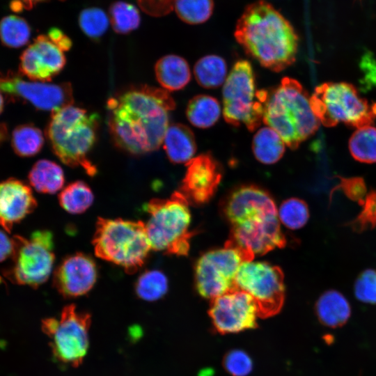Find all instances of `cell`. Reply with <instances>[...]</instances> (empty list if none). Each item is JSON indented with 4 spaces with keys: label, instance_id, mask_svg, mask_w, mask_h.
<instances>
[{
    "label": "cell",
    "instance_id": "6da1fadb",
    "mask_svg": "<svg viewBox=\"0 0 376 376\" xmlns=\"http://www.w3.org/2000/svg\"><path fill=\"white\" fill-rule=\"evenodd\" d=\"M108 126L116 146L139 156L157 150L169 127L175 102L165 90L139 85L107 101Z\"/></svg>",
    "mask_w": 376,
    "mask_h": 376
},
{
    "label": "cell",
    "instance_id": "7a4b0ae2",
    "mask_svg": "<svg viewBox=\"0 0 376 376\" xmlns=\"http://www.w3.org/2000/svg\"><path fill=\"white\" fill-rule=\"evenodd\" d=\"M234 35L249 56L270 70L282 71L295 61L299 37L290 22L265 0L245 8Z\"/></svg>",
    "mask_w": 376,
    "mask_h": 376
},
{
    "label": "cell",
    "instance_id": "3957f363",
    "mask_svg": "<svg viewBox=\"0 0 376 376\" xmlns=\"http://www.w3.org/2000/svg\"><path fill=\"white\" fill-rule=\"evenodd\" d=\"M263 122L292 150L314 134L320 124L308 93L298 81L290 77L266 90Z\"/></svg>",
    "mask_w": 376,
    "mask_h": 376
},
{
    "label": "cell",
    "instance_id": "277c9868",
    "mask_svg": "<svg viewBox=\"0 0 376 376\" xmlns=\"http://www.w3.org/2000/svg\"><path fill=\"white\" fill-rule=\"evenodd\" d=\"M99 127L97 113L71 104L52 112L45 134L52 151L63 164L81 167L93 176L97 169L88 155L97 142Z\"/></svg>",
    "mask_w": 376,
    "mask_h": 376
},
{
    "label": "cell",
    "instance_id": "5b68a950",
    "mask_svg": "<svg viewBox=\"0 0 376 376\" xmlns=\"http://www.w3.org/2000/svg\"><path fill=\"white\" fill-rule=\"evenodd\" d=\"M93 245L96 256L127 274L141 268L152 249L144 222L120 218H98Z\"/></svg>",
    "mask_w": 376,
    "mask_h": 376
},
{
    "label": "cell",
    "instance_id": "8992f818",
    "mask_svg": "<svg viewBox=\"0 0 376 376\" xmlns=\"http://www.w3.org/2000/svg\"><path fill=\"white\" fill-rule=\"evenodd\" d=\"M145 224L151 249L179 256H187L193 233L189 230L191 216L189 202L180 191L169 198H153L144 207Z\"/></svg>",
    "mask_w": 376,
    "mask_h": 376
},
{
    "label": "cell",
    "instance_id": "52a82bcc",
    "mask_svg": "<svg viewBox=\"0 0 376 376\" xmlns=\"http://www.w3.org/2000/svg\"><path fill=\"white\" fill-rule=\"evenodd\" d=\"M310 104L326 127L344 123L357 129L371 125L376 118V103L369 104L352 84L346 82H326L317 86Z\"/></svg>",
    "mask_w": 376,
    "mask_h": 376
},
{
    "label": "cell",
    "instance_id": "ba28073f",
    "mask_svg": "<svg viewBox=\"0 0 376 376\" xmlns=\"http://www.w3.org/2000/svg\"><path fill=\"white\" fill-rule=\"evenodd\" d=\"M266 89L256 90L255 75L251 63L239 60L224 82L223 115L228 124L244 125L252 132L263 122Z\"/></svg>",
    "mask_w": 376,
    "mask_h": 376
},
{
    "label": "cell",
    "instance_id": "9c48e42d",
    "mask_svg": "<svg viewBox=\"0 0 376 376\" xmlns=\"http://www.w3.org/2000/svg\"><path fill=\"white\" fill-rule=\"evenodd\" d=\"M12 265L5 276L15 283L37 288L49 277L55 260L53 235L37 230L29 239L15 235Z\"/></svg>",
    "mask_w": 376,
    "mask_h": 376
},
{
    "label": "cell",
    "instance_id": "30bf717a",
    "mask_svg": "<svg viewBox=\"0 0 376 376\" xmlns=\"http://www.w3.org/2000/svg\"><path fill=\"white\" fill-rule=\"evenodd\" d=\"M91 316L74 304L65 306L59 318L42 321V329L50 338L54 357L60 362L77 367L81 364L89 345Z\"/></svg>",
    "mask_w": 376,
    "mask_h": 376
},
{
    "label": "cell",
    "instance_id": "8fae6325",
    "mask_svg": "<svg viewBox=\"0 0 376 376\" xmlns=\"http://www.w3.org/2000/svg\"><path fill=\"white\" fill-rule=\"evenodd\" d=\"M253 259V256L227 242L223 248L204 253L194 268L198 293L212 299L237 289L235 277L240 265Z\"/></svg>",
    "mask_w": 376,
    "mask_h": 376
},
{
    "label": "cell",
    "instance_id": "7c38bea8",
    "mask_svg": "<svg viewBox=\"0 0 376 376\" xmlns=\"http://www.w3.org/2000/svg\"><path fill=\"white\" fill-rule=\"evenodd\" d=\"M235 286L251 295L261 318L277 314L283 305L284 275L278 266L261 261L244 262L237 271Z\"/></svg>",
    "mask_w": 376,
    "mask_h": 376
},
{
    "label": "cell",
    "instance_id": "4fadbf2b",
    "mask_svg": "<svg viewBox=\"0 0 376 376\" xmlns=\"http://www.w3.org/2000/svg\"><path fill=\"white\" fill-rule=\"evenodd\" d=\"M0 91L29 102L38 109L52 112L74 102L72 88L68 82L26 81L21 75L10 71L0 72Z\"/></svg>",
    "mask_w": 376,
    "mask_h": 376
},
{
    "label": "cell",
    "instance_id": "5bb4252c",
    "mask_svg": "<svg viewBox=\"0 0 376 376\" xmlns=\"http://www.w3.org/2000/svg\"><path fill=\"white\" fill-rule=\"evenodd\" d=\"M254 258L276 248H283L286 238L281 230L278 214H267L248 219L231 226L227 241Z\"/></svg>",
    "mask_w": 376,
    "mask_h": 376
},
{
    "label": "cell",
    "instance_id": "9a60e30c",
    "mask_svg": "<svg viewBox=\"0 0 376 376\" xmlns=\"http://www.w3.org/2000/svg\"><path fill=\"white\" fill-rule=\"evenodd\" d=\"M208 314L215 331L221 334L258 327L256 304L250 295L239 289L211 299Z\"/></svg>",
    "mask_w": 376,
    "mask_h": 376
},
{
    "label": "cell",
    "instance_id": "2e32d148",
    "mask_svg": "<svg viewBox=\"0 0 376 376\" xmlns=\"http://www.w3.org/2000/svg\"><path fill=\"white\" fill-rule=\"evenodd\" d=\"M186 166L180 191L189 203L201 205L207 203L220 184L222 178L221 164L207 152L194 157Z\"/></svg>",
    "mask_w": 376,
    "mask_h": 376
},
{
    "label": "cell",
    "instance_id": "e0dca14e",
    "mask_svg": "<svg viewBox=\"0 0 376 376\" xmlns=\"http://www.w3.org/2000/svg\"><path fill=\"white\" fill-rule=\"evenodd\" d=\"M97 279L94 260L83 253L65 257L56 268L53 285L65 298L78 297L88 293Z\"/></svg>",
    "mask_w": 376,
    "mask_h": 376
},
{
    "label": "cell",
    "instance_id": "ac0fdd59",
    "mask_svg": "<svg viewBox=\"0 0 376 376\" xmlns=\"http://www.w3.org/2000/svg\"><path fill=\"white\" fill-rule=\"evenodd\" d=\"M65 63L63 52L47 36L40 35L22 54L19 72L30 80L46 82L58 75Z\"/></svg>",
    "mask_w": 376,
    "mask_h": 376
},
{
    "label": "cell",
    "instance_id": "d6986e66",
    "mask_svg": "<svg viewBox=\"0 0 376 376\" xmlns=\"http://www.w3.org/2000/svg\"><path fill=\"white\" fill-rule=\"evenodd\" d=\"M221 208L231 226L256 216L278 214L269 192L254 185L235 188L225 198Z\"/></svg>",
    "mask_w": 376,
    "mask_h": 376
},
{
    "label": "cell",
    "instance_id": "ffe728a7",
    "mask_svg": "<svg viewBox=\"0 0 376 376\" xmlns=\"http://www.w3.org/2000/svg\"><path fill=\"white\" fill-rule=\"evenodd\" d=\"M36 206L31 189L24 182L9 178L0 182V226L6 231L10 233Z\"/></svg>",
    "mask_w": 376,
    "mask_h": 376
},
{
    "label": "cell",
    "instance_id": "44dd1931",
    "mask_svg": "<svg viewBox=\"0 0 376 376\" xmlns=\"http://www.w3.org/2000/svg\"><path fill=\"white\" fill-rule=\"evenodd\" d=\"M315 312L322 325L336 329L347 323L351 315V306L340 292L331 289L323 292L318 299Z\"/></svg>",
    "mask_w": 376,
    "mask_h": 376
},
{
    "label": "cell",
    "instance_id": "7402d4cb",
    "mask_svg": "<svg viewBox=\"0 0 376 376\" xmlns=\"http://www.w3.org/2000/svg\"><path fill=\"white\" fill-rule=\"evenodd\" d=\"M163 143L168 158L174 164L188 163L196 151L194 134L189 127L183 124L169 125Z\"/></svg>",
    "mask_w": 376,
    "mask_h": 376
},
{
    "label": "cell",
    "instance_id": "603a6c76",
    "mask_svg": "<svg viewBox=\"0 0 376 376\" xmlns=\"http://www.w3.org/2000/svg\"><path fill=\"white\" fill-rule=\"evenodd\" d=\"M155 72L159 84L170 91L182 89L191 79L190 68L187 61L174 54L159 58L155 64Z\"/></svg>",
    "mask_w": 376,
    "mask_h": 376
},
{
    "label": "cell",
    "instance_id": "cb8c5ba5",
    "mask_svg": "<svg viewBox=\"0 0 376 376\" xmlns=\"http://www.w3.org/2000/svg\"><path fill=\"white\" fill-rule=\"evenodd\" d=\"M31 185L38 192L54 194L61 190L65 182L62 168L56 162L40 159L35 163L29 173Z\"/></svg>",
    "mask_w": 376,
    "mask_h": 376
},
{
    "label": "cell",
    "instance_id": "d4e9b609",
    "mask_svg": "<svg viewBox=\"0 0 376 376\" xmlns=\"http://www.w3.org/2000/svg\"><path fill=\"white\" fill-rule=\"evenodd\" d=\"M252 150L255 157L264 164L277 162L285 152V143L272 128L264 127L255 134Z\"/></svg>",
    "mask_w": 376,
    "mask_h": 376
},
{
    "label": "cell",
    "instance_id": "484cf974",
    "mask_svg": "<svg viewBox=\"0 0 376 376\" xmlns=\"http://www.w3.org/2000/svg\"><path fill=\"white\" fill-rule=\"evenodd\" d=\"M186 115L194 126L208 128L219 120L221 107L215 97L207 95H198L188 102Z\"/></svg>",
    "mask_w": 376,
    "mask_h": 376
},
{
    "label": "cell",
    "instance_id": "4316f807",
    "mask_svg": "<svg viewBox=\"0 0 376 376\" xmlns=\"http://www.w3.org/2000/svg\"><path fill=\"white\" fill-rule=\"evenodd\" d=\"M194 73L198 84L205 88H214L226 81L227 65L224 59L217 55H207L195 64Z\"/></svg>",
    "mask_w": 376,
    "mask_h": 376
},
{
    "label": "cell",
    "instance_id": "83f0119b",
    "mask_svg": "<svg viewBox=\"0 0 376 376\" xmlns=\"http://www.w3.org/2000/svg\"><path fill=\"white\" fill-rule=\"evenodd\" d=\"M93 193L83 181H75L68 185L58 195L61 206L70 214H81L92 205Z\"/></svg>",
    "mask_w": 376,
    "mask_h": 376
},
{
    "label": "cell",
    "instance_id": "f1b7e54d",
    "mask_svg": "<svg viewBox=\"0 0 376 376\" xmlns=\"http://www.w3.org/2000/svg\"><path fill=\"white\" fill-rule=\"evenodd\" d=\"M349 150L360 162H376V127L370 125L357 128L350 138Z\"/></svg>",
    "mask_w": 376,
    "mask_h": 376
},
{
    "label": "cell",
    "instance_id": "f546056e",
    "mask_svg": "<svg viewBox=\"0 0 376 376\" xmlns=\"http://www.w3.org/2000/svg\"><path fill=\"white\" fill-rule=\"evenodd\" d=\"M42 131L31 124L21 125L12 133L11 144L15 152L21 157L38 154L44 145Z\"/></svg>",
    "mask_w": 376,
    "mask_h": 376
},
{
    "label": "cell",
    "instance_id": "4dcf8cb0",
    "mask_svg": "<svg viewBox=\"0 0 376 376\" xmlns=\"http://www.w3.org/2000/svg\"><path fill=\"white\" fill-rule=\"evenodd\" d=\"M169 288L166 276L157 269L147 270L138 278L135 292L143 300L153 301L164 296Z\"/></svg>",
    "mask_w": 376,
    "mask_h": 376
},
{
    "label": "cell",
    "instance_id": "1f68e13d",
    "mask_svg": "<svg viewBox=\"0 0 376 376\" xmlns=\"http://www.w3.org/2000/svg\"><path fill=\"white\" fill-rule=\"evenodd\" d=\"M30 36V26L22 17L10 15L0 22V38L7 47H22L29 42Z\"/></svg>",
    "mask_w": 376,
    "mask_h": 376
},
{
    "label": "cell",
    "instance_id": "d6a6232c",
    "mask_svg": "<svg viewBox=\"0 0 376 376\" xmlns=\"http://www.w3.org/2000/svg\"><path fill=\"white\" fill-rule=\"evenodd\" d=\"M109 19L113 30L120 34L136 29L141 22L138 9L133 4L122 1L110 6Z\"/></svg>",
    "mask_w": 376,
    "mask_h": 376
},
{
    "label": "cell",
    "instance_id": "836d02e7",
    "mask_svg": "<svg viewBox=\"0 0 376 376\" xmlns=\"http://www.w3.org/2000/svg\"><path fill=\"white\" fill-rule=\"evenodd\" d=\"M178 17L189 24H198L211 17L213 0H175L173 6Z\"/></svg>",
    "mask_w": 376,
    "mask_h": 376
},
{
    "label": "cell",
    "instance_id": "e575fe53",
    "mask_svg": "<svg viewBox=\"0 0 376 376\" xmlns=\"http://www.w3.org/2000/svg\"><path fill=\"white\" fill-rule=\"evenodd\" d=\"M279 221L285 227L296 230L304 226L309 219L307 203L298 198L285 200L278 209Z\"/></svg>",
    "mask_w": 376,
    "mask_h": 376
},
{
    "label": "cell",
    "instance_id": "d590c367",
    "mask_svg": "<svg viewBox=\"0 0 376 376\" xmlns=\"http://www.w3.org/2000/svg\"><path fill=\"white\" fill-rule=\"evenodd\" d=\"M109 24L108 16L98 8H86L79 16V24L81 31L93 40L102 37L107 31Z\"/></svg>",
    "mask_w": 376,
    "mask_h": 376
},
{
    "label": "cell",
    "instance_id": "8d00e7d4",
    "mask_svg": "<svg viewBox=\"0 0 376 376\" xmlns=\"http://www.w3.org/2000/svg\"><path fill=\"white\" fill-rule=\"evenodd\" d=\"M359 214L345 225L353 231L362 233L376 227V189L367 193Z\"/></svg>",
    "mask_w": 376,
    "mask_h": 376
},
{
    "label": "cell",
    "instance_id": "74e56055",
    "mask_svg": "<svg viewBox=\"0 0 376 376\" xmlns=\"http://www.w3.org/2000/svg\"><path fill=\"white\" fill-rule=\"evenodd\" d=\"M354 292L361 302L376 304V270L367 269L361 272L355 280Z\"/></svg>",
    "mask_w": 376,
    "mask_h": 376
},
{
    "label": "cell",
    "instance_id": "f35d334b",
    "mask_svg": "<svg viewBox=\"0 0 376 376\" xmlns=\"http://www.w3.org/2000/svg\"><path fill=\"white\" fill-rule=\"evenodd\" d=\"M222 364L224 369L232 376H246L253 368L249 355L243 350L234 349L226 353Z\"/></svg>",
    "mask_w": 376,
    "mask_h": 376
},
{
    "label": "cell",
    "instance_id": "ab89813d",
    "mask_svg": "<svg viewBox=\"0 0 376 376\" xmlns=\"http://www.w3.org/2000/svg\"><path fill=\"white\" fill-rule=\"evenodd\" d=\"M340 189L352 201L361 205L367 194L364 180L360 177L340 178L339 185L332 189L330 199L336 190Z\"/></svg>",
    "mask_w": 376,
    "mask_h": 376
},
{
    "label": "cell",
    "instance_id": "60d3db41",
    "mask_svg": "<svg viewBox=\"0 0 376 376\" xmlns=\"http://www.w3.org/2000/svg\"><path fill=\"white\" fill-rule=\"evenodd\" d=\"M175 0H139V3L146 13L160 16L171 11Z\"/></svg>",
    "mask_w": 376,
    "mask_h": 376
},
{
    "label": "cell",
    "instance_id": "b9f144b4",
    "mask_svg": "<svg viewBox=\"0 0 376 376\" xmlns=\"http://www.w3.org/2000/svg\"><path fill=\"white\" fill-rule=\"evenodd\" d=\"M49 38L63 52L68 51L72 45L71 39L58 28L51 29L47 34Z\"/></svg>",
    "mask_w": 376,
    "mask_h": 376
},
{
    "label": "cell",
    "instance_id": "7bdbcfd3",
    "mask_svg": "<svg viewBox=\"0 0 376 376\" xmlns=\"http://www.w3.org/2000/svg\"><path fill=\"white\" fill-rule=\"evenodd\" d=\"M14 251V240L0 230V262L11 257Z\"/></svg>",
    "mask_w": 376,
    "mask_h": 376
},
{
    "label": "cell",
    "instance_id": "ee69618b",
    "mask_svg": "<svg viewBox=\"0 0 376 376\" xmlns=\"http://www.w3.org/2000/svg\"><path fill=\"white\" fill-rule=\"evenodd\" d=\"M44 1L46 0H18L17 3L19 4L22 8L24 7L25 8H31L36 3Z\"/></svg>",
    "mask_w": 376,
    "mask_h": 376
},
{
    "label": "cell",
    "instance_id": "f6af8a7d",
    "mask_svg": "<svg viewBox=\"0 0 376 376\" xmlns=\"http://www.w3.org/2000/svg\"><path fill=\"white\" fill-rule=\"evenodd\" d=\"M6 130L5 128V126L3 125H0V143L3 141L6 136Z\"/></svg>",
    "mask_w": 376,
    "mask_h": 376
},
{
    "label": "cell",
    "instance_id": "bcb514c9",
    "mask_svg": "<svg viewBox=\"0 0 376 376\" xmlns=\"http://www.w3.org/2000/svg\"><path fill=\"white\" fill-rule=\"evenodd\" d=\"M3 106H4V100L1 94V92L0 91V114L3 111Z\"/></svg>",
    "mask_w": 376,
    "mask_h": 376
}]
</instances>
